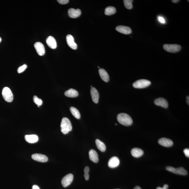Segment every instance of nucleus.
Instances as JSON below:
<instances>
[{
    "mask_svg": "<svg viewBox=\"0 0 189 189\" xmlns=\"http://www.w3.org/2000/svg\"><path fill=\"white\" fill-rule=\"evenodd\" d=\"M117 119L120 124L124 126H130L133 123L132 118L127 113H119L117 116Z\"/></svg>",
    "mask_w": 189,
    "mask_h": 189,
    "instance_id": "1",
    "label": "nucleus"
},
{
    "mask_svg": "<svg viewBox=\"0 0 189 189\" xmlns=\"http://www.w3.org/2000/svg\"><path fill=\"white\" fill-rule=\"evenodd\" d=\"M61 132L64 134H68L72 129V126L69 119L66 117L62 118L61 123Z\"/></svg>",
    "mask_w": 189,
    "mask_h": 189,
    "instance_id": "2",
    "label": "nucleus"
},
{
    "mask_svg": "<svg viewBox=\"0 0 189 189\" xmlns=\"http://www.w3.org/2000/svg\"><path fill=\"white\" fill-rule=\"evenodd\" d=\"M151 82L148 80L141 79L138 80L133 83V86L134 88L138 89L144 88L150 85Z\"/></svg>",
    "mask_w": 189,
    "mask_h": 189,
    "instance_id": "3",
    "label": "nucleus"
},
{
    "mask_svg": "<svg viewBox=\"0 0 189 189\" xmlns=\"http://www.w3.org/2000/svg\"><path fill=\"white\" fill-rule=\"evenodd\" d=\"M2 94L3 98L6 102H11L13 100V94L9 88L4 87L3 89Z\"/></svg>",
    "mask_w": 189,
    "mask_h": 189,
    "instance_id": "4",
    "label": "nucleus"
},
{
    "mask_svg": "<svg viewBox=\"0 0 189 189\" xmlns=\"http://www.w3.org/2000/svg\"><path fill=\"white\" fill-rule=\"evenodd\" d=\"M166 169L169 172L179 175L185 176L187 174L186 170L183 167L175 168L172 166H167L166 167Z\"/></svg>",
    "mask_w": 189,
    "mask_h": 189,
    "instance_id": "5",
    "label": "nucleus"
},
{
    "mask_svg": "<svg viewBox=\"0 0 189 189\" xmlns=\"http://www.w3.org/2000/svg\"><path fill=\"white\" fill-rule=\"evenodd\" d=\"M163 48L168 52L176 53L179 52L181 49V46L177 44H165Z\"/></svg>",
    "mask_w": 189,
    "mask_h": 189,
    "instance_id": "6",
    "label": "nucleus"
},
{
    "mask_svg": "<svg viewBox=\"0 0 189 189\" xmlns=\"http://www.w3.org/2000/svg\"><path fill=\"white\" fill-rule=\"evenodd\" d=\"M74 176L72 174L70 173L67 174L62 178L61 184L64 187H66L70 185L72 182Z\"/></svg>",
    "mask_w": 189,
    "mask_h": 189,
    "instance_id": "7",
    "label": "nucleus"
},
{
    "mask_svg": "<svg viewBox=\"0 0 189 189\" xmlns=\"http://www.w3.org/2000/svg\"><path fill=\"white\" fill-rule=\"evenodd\" d=\"M34 47L38 55L40 56L44 55L45 53L44 45L40 42H36L34 44Z\"/></svg>",
    "mask_w": 189,
    "mask_h": 189,
    "instance_id": "8",
    "label": "nucleus"
},
{
    "mask_svg": "<svg viewBox=\"0 0 189 189\" xmlns=\"http://www.w3.org/2000/svg\"><path fill=\"white\" fill-rule=\"evenodd\" d=\"M32 158L34 161L41 162H46L48 161V158L47 156L39 153L33 154L32 155Z\"/></svg>",
    "mask_w": 189,
    "mask_h": 189,
    "instance_id": "9",
    "label": "nucleus"
},
{
    "mask_svg": "<svg viewBox=\"0 0 189 189\" xmlns=\"http://www.w3.org/2000/svg\"><path fill=\"white\" fill-rule=\"evenodd\" d=\"M154 103L157 105L159 106L164 108H167L169 105L167 101L163 98L159 97L154 101Z\"/></svg>",
    "mask_w": 189,
    "mask_h": 189,
    "instance_id": "10",
    "label": "nucleus"
},
{
    "mask_svg": "<svg viewBox=\"0 0 189 189\" xmlns=\"http://www.w3.org/2000/svg\"><path fill=\"white\" fill-rule=\"evenodd\" d=\"M81 11L79 9H75L73 8H70L68 9V14L69 16L71 18H76L80 16Z\"/></svg>",
    "mask_w": 189,
    "mask_h": 189,
    "instance_id": "11",
    "label": "nucleus"
},
{
    "mask_svg": "<svg viewBox=\"0 0 189 189\" xmlns=\"http://www.w3.org/2000/svg\"><path fill=\"white\" fill-rule=\"evenodd\" d=\"M158 142L160 145L166 147H171L173 144L172 140L166 138H162L158 140Z\"/></svg>",
    "mask_w": 189,
    "mask_h": 189,
    "instance_id": "12",
    "label": "nucleus"
},
{
    "mask_svg": "<svg viewBox=\"0 0 189 189\" xmlns=\"http://www.w3.org/2000/svg\"><path fill=\"white\" fill-rule=\"evenodd\" d=\"M67 44L70 47L73 49H76L78 47L77 45L74 42V38L71 35L69 34L66 36Z\"/></svg>",
    "mask_w": 189,
    "mask_h": 189,
    "instance_id": "13",
    "label": "nucleus"
},
{
    "mask_svg": "<svg viewBox=\"0 0 189 189\" xmlns=\"http://www.w3.org/2000/svg\"><path fill=\"white\" fill-rule=\"evenodd\" d=\"M116 29L119 32L125 34H129L132 32V30L130 28L124 26H118L116 27Z\"/></svg>",
    "mask_w": 189,
    "mask_h": 189,
    "instance_id": "14",
    "label": "nucleus"
},
{
    "mask_svg": "<svg viewBox=\"0 0 189 189\" xmlns=\"http://www.w3.org/2000/svg\"><path fill=\"white\" fill-rule=\"evenodd\" d=\"M119 164L120 161L119 158L116 157H113L109 160L108 165L110 168H114L119 166Z\"/></svg>",
    "mask_w": 189,
    "mask_h": 189,
    "instance_id": "15",
    "label": "nucleus"
},
{
    "mask_svg": "<svg viewBox=\"0 0 189 189\" xmlns=\"http://www.w3.org/2000/svg\"><path fill=\"white\" fill-rule=\"evenodd\" d=\"M46 42L47 45L51 49H55L57 47V43L56 40L53 37L49 36L46 40Z\"/></svg>",
    "mask_w": 189,
    "mask_h": 189,
    "instance_id": "16",
    "label": "nucleus"
},
{
    "mask_svg": "<svg viewBox=\"0 0 189 189\" xmlns=\"http://www.w3.org/2000/svg\"><path fill=\"white\" fill-rule=\"evenodd\" d=\"M91 95L93 101L95 103H98L99 99V94L97 90L95 88L93 87L91 89Z\"/></svg>",
    "mask_w": 189,
    "mask_h": 189,
    "instance_id": "17",
    "label": "nucleus"
},
{
    "mask_svg": "<svg viewBox=\"0 0 189 189\" xmlns=\"http://www.w3.org/2000/svg\"><path fill=\"white\" fill-rule=\"evenodd\" d=\"M89 155L90 159L91 161L95 163L98 162L99 156L96 151L93 149L90 150Z\"/></svg>",
    "mask_w": 189,
    "mask_h": 189,
    "instance_id": "18",
    "label": "nucleus"
},
{
    "mask_svg": "<svg viewBox=\"0 0 189 189\" xmlns=\"http://www.w3.org/2000/svg\"><path fill=\"white\" fill-rule=\"evenodd\" d=\"M25 140L30 143H36L39 140L38 136L36 135V134L25 135Z\"/></svg>",
    "mask_w": 189,
    "mask_h": 189,
    "instance_id": "19",
    "label": "nucleus"
},
{
    "mask_svg": "<svg viewBox=\"0 0 189 189\" xmlns=\"http://www.w3.org/2000/svg\"><path fill=\"white\" fill-rule=\"evenodd\" d=\"M99 74L102 80L105 82L109 80V76L106 71L103 68H100L99 70Z\"/></svg>",
    "mask_w": 189,
    "mask_h": 189,
    "instance_id": "20",
    "label": "nucleus"
},
{
    "mask_svg": "<svg viewBox=\"0 0 189 189\" xmlns=\"http://www.w3.org/2000/svg\"><path fill=\"white\" fill-rule=\"evenodd\" d=\"M64 94L66 97H76L78 95V91L72 88L65 91Z\"/></svg>",
    "mask_w": 189,
    "mask_h": 189,
    "instance_id": "21",
    "label": "nucleus"
},
{
    "mask_svg": "<svg viewBox=\"0 0 189 189\" xmlns=\"http://www.w3.org/2000/svg\"><path fill=\"white\" fill-rule=\"evenodd\" d=\"M131 155L134 157L138 158L141 157L144 154L143 151L138 148H134L131 150Z\"/></svg>",
    "mask_w": 189,
    "mask_h": 189,
    "instance_id": "22",
    "label": "nucleus"
},
{
    "mask_svg": "<svg viewBox=\"0 0 189 189\" xmlns=\"http://www.w3.org/2000/svg\"><path fill=\"white\" fill-rule=\"evenodd\" d=\"M95 142L96 145L99 150L102 152L105 151L106 149V147L104 142L99 139H96Z\"/></svg>",
    "mask_w": 189,
    "mask_h": 189,
    "instance_id": "23",
    "label": "nucleus"
},
{
    "mask_svg": "<svg viewBox=\"0 0 189 189\" xmlns=\"http://www.w3.org/2000/svg\"><path fill=\"white\" fill-rule=\"evenodd\" d=\"M116 12V9L113 6H109L105 9V14L107 16H110L114 14Z\"/></svg>",
    "mask_w": 189,
    "mask_h": 189,
    "instance_id": "24",
    "label": "nucleus"
},
{
    "mask_svg": "<svg viewBox=\"0 0 189 189\" xmlns=\"http://www.w3.org/2000/svg\"><path fill=\"white\" fill-rule=\"evenodd\" d=\"M70 111L72 114L75 118L78 119H79L80 118L81 115L79 111L76 108L74 107H70Z\"/></svg>",
    "mask_w": 189,
    "mask_h": 189,
    "instance_id": "25",
    "label": "nucleus"
},
{
    "mask_svg": "<svg viewBox=\"0 0 189 189\" xmlns=\"http://www.w3.org/2000/svg\"><path fill=\"white\" fill-rule=\"evenodd\" d=\"M124 3L125 6L128 9H131L133 7L132 0H124Z\"/></svg>",
    "mask_w": 189,
    "mask_h": 189,
    "instance_id": "26",
    "label": "nucleus"
},
{
    "mask_svg": "<svg viewBox=\"0 0 189 189\" xmlns=\"http://www.w3.org/2000/svg\"><path fill=\"white\" fill-rule=\"evenodd\" d=\"M34 102L38 105V107L42 105L43 101L41 99L39 98L37 96H34L33 98Z\"/></svg>",
    "mask_w": 189,
    "mask_h": 189,
    "instance_id": "27",
    "label": "nucleus"
},
{
    "mask_svg": "<svg viewBox=\"0 0 189 189\" xmlns=\"http://www.w3.org/2000/svg\"><path fill=\"white\" fill-rule=\"evenodd\" d=\"M27 68V65L26 64H24L22 66L20 67L18 69V72L19 73H21L23 72Z\"/></svg>",
    "mask_w": 189,
    "mask_h": 189,
    "instance_id": "28",
    "label": "nucleus"
},
{
    "mask_svg": "<svg viewBox=\"0 0 189 189\" xmlns=\"http://www.w3.org/2000/svg\"><path fill=\"white\" fill-rule=\"evenodd\" d=\"M158 20L159 21L161 24H165V23H166L165 20L164 18H163V17L158 16Z\"/></svg>",
    "mask_w": 189,
    "mask_h": 189,
    "instance_id": "29",
    "label": "nucleus"
},
{
    "mask_svg": "<svg viewBox=\"0 0 189 189\" xmlns=\"http://www.w3.org/2000/svg\"><path fill=\"white\" fill-rule=\"evenodd\" d=\"M57 1L60 4L62 5L67 4L69 1L68 0H58Z\"/></svg>",
    "mask_w": 189,
    "mask_h": 189,
    "instance_id": "30",
    "label": "nucleus"
},
{
    "mask_svg": "<svg viewBox=\"0 0 189 189\" xmlns=\"http://www.w3.org/2000/svg\"><path fill=\"white\" fill-rule=\"evenodd\" d=\"M184 153L186 156L187 157H189V149L185 148L184 150Z\"/></svg>",
    "mask_w": 189,
    "mask_h": 189,
    "instance_id": "31",
    "label": "nucleus"
},
{
    "mask_svg": "<svg viewBox=\"0 0 189 189\" xmlns=\"http://www.w3.org/2000/svg\"><path fill=\"white\" fill-rule=\"evenodd\" d=\"M84 177L86 180H88L89 178V172H85L84 174Z\"/></svg>",
    "mask_w": 189,
    "mask_h": 189,
    "instance_id": "32",
    "label": "nucleus"
},
{
    "mask_svg": "<svg viewBox=\"0 0 189 189\" xmlns=\"http://www.w3.org/2000/svg\"><path fill=\"white\" fill-rule=\"evenodd\" d=\"M89 167L88 166H86L84 168V172H89Z\"/></svg>",
    "mask_w": 189,
    "mask_h": 189,
    "instance_id": "33",
    "label": "nucleus"
},
{
    "mask_svg": "<svg viewBox=\"0 0 189 189\" xmlns=\"http://www.w3.org/2000/svg\"><path fill=\"white\" fill-rule=\"evenodd\" d=\"M32 189H40L39 187L37 185H34L32 186Z\"/></svg>",
    "mask_w": 189,
    "mask_h": 189,
    "instance_id": "34",
    "label": "nucleus"
},
{
    "mask_svg": "<svg viewBox=\"0 0 189 189\" xmlns=\"http://www.w3.org/2000/svg\"><path fill=\"white\" fill-rule=\"evenodd\" d=\"M163 187H164L165 189H167L168 187H169V186H168L167 184H165V185H164V186H163Z\"/></svg>",
    "mask_w": 189,
    "mask_h": 189,
    "instance_id": "35",
    "label": "nucleus"
},
{
    "mask_svg": "<svg viewBox=\"0 0 189 189\" xmlns=\"http://www.w3.org/2000/svg\"><path fill=\"white\" fill-rule=\"evenodd\" d=\"M186 99H187V101H186L187 103L189 105V96H188V97H187Z\"/></svg>",
    "mask_w": 189,
    "mask_h": 189,
    "instance_id": "36",
    "label": "nucleus"
},
{
    "mask_svg": "<svg viewBox=\"0 0 189 189\" xmlns=\"http://www.w3.org/2000/svg\"><path fill=\"white\" fill-rule=\"evenodd\" d=\"M134 189H142L140 187H139V186H136L134 188Z\"/></svg>",
    "mask_w": 189,
    "mask_h": 189,
    "instance_id": "37",
    "label": "nucleus"
},
{
    "mask_svg": "<svg viewBox=\"0 0 189 189\" xmlns=\"http://www.w3.org/2000/svg\"><path fill=\"white\" fill-rule=\"evenodd\" d=\"M179 1V0H173V1H172L173 3H177Z\"/></svg>",
    "mask_w": 189,
    "mask_h": 189,
    "instance_id": "38",
    "label": "nucleus"
},
{
    "mask_svg": "<svg viewBox=\"0 0 189 189\" xmlns=\"http://www.w3.org/2000/svg\"><path fill=\"white\" fill-rule=\"evenodd\" d=\"M157 189H165V188L163 187H159L157 188Z\"/></svg>",
    "mask_w": 189,
    "mask_h": 189,
    "instance_id": "39",
    "label": "nucleus"
},
{
    "mask_svg": "<svg viewBox=\"0 0 189 189\" xmlns=\"http://www.w3.org/2000/svg\"><path fill=\"white\" fill-rule=\"evenodd\" d=\"M1 37H0V43L1 42Z\"/></svg>",
    "mask_w": 189,
    "mask_h": 189,
    "instance_id": "40",
    "label": "nucleus"
},
{
    "mask_svg": "<svg viewBox=\"0 0 189 189\" xmlns=\"http://www.w3.org/2000/svg\"><path fill=\"white\" fill-rule=\"evenodd\" d=\"M91 87L92 88H93L92 86H91Z\"/></svg>",
    "mask_w": 189,
    "mask_h": 189,
    "instance_id": "41",
    "label": "nucleus"
},
{
    "mask_svg": "<svg viewBox=\"0 0 189 189\" xmlns=\"http://www.w3.org/2000/svg\"><path fill=\"white\" fill-rule=\"evenodd\" d=\"M115 125H117V124H115Z\"/></svg>",
    "mask_w": 189,
    "mask_h": 189,
    "instance_id": "42",
    "label": "nucleus"
},
{
    "mask_svg": "<svg viewBox=\"0 0 189 189\" xmlns=\"http://www.w3.org/2000/svg\"></svg>",
    "mask_w": 189,
    "mask_h": 189,
    "instance_id": "43",
    "label": "nucleus"
}]
</instances>
